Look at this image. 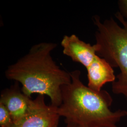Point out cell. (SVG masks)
<instances>
[{
  "label": "cell",
  "instance_id": "1",
  "mask_svg": "<svg viewBox=\"0 0 127 127\" xmlns=\"http://www.w3.org/2000/svg\"><path fill=\"white\" fill-rule=\"evenodd\" d=\"M56 43L42 42L32 46L27 54L9 65L6 77L20 83L23 93L47 95L51 104L58 107L61 104V88L72 82L70 73L64 70L54 61L51 52Z\"/></svg>",
  "mask_w": 127,
  "mask_h": 127
},
{
  "label": "cell",
  "instance_id": "2",
  "mask_svg": "<svg viewBox=\"0 0 127 127\" xmlns=\"http://www.w3.org/2000/svg\"><path fill=\"white\" fill-rule=\"evenodd\" d=\"M81 71L70 72L72 82L61 88V104L58 107L59 116L66 124L82 127H118V123L127 116V111H112L113 98L107 91L96 92L85 86L81 79Z\"/></svg>",
  "mask_w": 127,
  "mask_h": 127
},
{
  "label": "cell",
  "instance_id": "3",
  "mask_svg": "<svg viewBox=\"0 0 127 127\" xmlns=\"http://www.w3.org/2000/svg\"><path fill=\"white\" fill-rule=\"evenodd\" d=\"M113 17L102 22L99 16L93 17L96 27L95 45L96 54L105 59L113 68H119L120 72L112 83L114 94L122 95L127 100V21L118 11Z\"/></svg>",
  "mask_w": 127,
  "mask_h": 127
},
{
  "label": "cell",
  "instance_id": "4",
  "mask_svg": "<svg viewBox=\"0 0 127 127\" xmlns=\"http://www.w3.org/2000/svg\"><path fill=\"white\" fill-rule=\"evenodd\" d=\"M0 103L8 110L14 124L20 122L32 111L35 101L25 95L19 86V82L2 90L0 96Z\"/></svg>",
  "mask_w": 127,
  "mask_h": 127
},
{
  "label": "cell",
  "instance_id": "5",
  "mask_svg": "<svg viewBox=\"0 0 127 127\" xmlns=\"http://www.w3.org/2000/svg\"><path fill=\"white\" fill-rule=\"evenodd\" d=\"M31 112L12 127H58V107L46 104L44 95H39Z\"/></svg>",
  "mask_w": 127,
  "mask_h": 127
},
{
  "label": "cell",
  "instance_id": "6",
  "mask_svg": "<svg viewBox=\"0 0 127 127\" xmlns=\"http://www.w3.org/2000/svg\"><path fill=\"white\" fill-rule=\"evenodd\" d=\"M61 44L64 54L70 57L73 61L88 67L96 56L95 44L92 45L81 40L74 34L64 35Z\"/></svg>",
  "mask_w": 127,
  "mask_h": 127
},
{
  "label": "cell",
  "instance_id": "7",
  "mask_svg": "<svg viewBox=\"0 0 127 127\" xmlns=\"http://www.w3.org/2000/svg\"><path fill=\"white\" fill-rule=\"evenodd\" d=\"M86 69L88 87L96 92L102 91V87L106 83H113L116 79L112 66L105 59L97 55Z\"/></svg>",
  "mask_w": 127,
  "mask_h": 127
},
{
  "label": "cell",
  "instance_id": "8",
  "mask_svg": "<svg viewBox=\"0 0 127 127\" xmlns=\"http://www.w3.org/2000/svg\"><path fill=\"white\" fill-rule=\"evenodd\" d=\"M13 122L8 110L3 104L0 103V126L12 127Z\"/></svg>",
  "mask_w": 127,
  "mask_h": 127
},
{
  "label": "cell",
  "instance_id": "9",
  "mask_svg": "<svg viewBox=\"0 0 127 127\" xmlns=\"http://www.w3.org/2000/svg\"><path fill=\"white\" fill-rule=\"evenodd\" d=\"M117 4L119 12L127 21V0H119Z\"/></svg>",
  "mask_w": 127,
  "mask_h": 127
},
{
  "label": "cell",
  "instance_id": "10",
  "mask_svg": "<svg viewBox=\"0 0 127 127\" xmlns=\"http://www.w3.org/2000/svg\"><path fill=\"white\" fill-rule=\"evenodd\" d=\"M65 127H82L80 126H78L77 125H75L74 124H72V123H68L66 124V126Z\"/></svg>",
  "mask_w": 127,
  "mask_h": 127
}]
</instances>
